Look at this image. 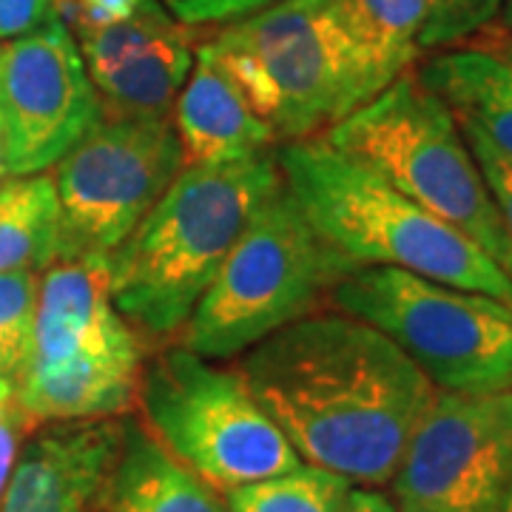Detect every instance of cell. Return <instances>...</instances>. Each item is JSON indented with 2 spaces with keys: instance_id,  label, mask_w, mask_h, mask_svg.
<instances>
[{
  "instance_id": "cell-33",
  "label": "cell",
  "mask_w": 512,
  "mask_h": 512,
  "mask_svg": "<svg viewBox=\"0 0 512 512\" xmlns=\"http://www.w3.org/2000/svg\"><path fill=\"white\" fill-rule=\"evenodd\" d=\"M498 40H501V46H504V49L512 55V37L504 35V32H498Z\"/></svg>"
},
{
  "instance_id": "cell-29",
  "label": "cell",
  "mask_w": 512,
  "mask_h": 512,
  "mask_svg": "<svg viewBox=\"0 0 512 512\" xmlns=\"http://www.w3.org/2000/svg\"><path fill=\"white\" fill-rule=\"evenodd\" d=\"M345 512H399L393 498H387L376 487H353L348 495Z\"/></svg>"
},
{
  "instance_id": "cell-22",
  "label": "cell",
  "mask_w": 512,
  "mask_h": 512,
  "mask_svg": "<svg viewBox=\"0 0 512 512\" xmlns=\"http://www.w3.org/2000/svg\"><path fill=\"white\" fill-rule=\"evenodd\" d=\"M37 285V271L0 274V379L12 384H18L32 356Z\"/></svg>"
},
{
  "instance_id": "cell-4",
  "label": "cell",
  "mask_w": 512,
  "mask_h": 512,
  "mask_svg": "<svg viewBox=\"0 0 512 512\" xmlns=\"http://www.w3.org/2000/svg\"><path fill=\"white\" fill-rule=\"evenodd\" d=\"M362 265L319 237L288 185L256 205L205 288L180 345L205 359H234L279 328L313 313L330 288Z\"/></svg>"
},
{
  "instance_id": "cell-11",
  "label": "cell",
  "mask_w": 512,
  "mask_h": 512,
  "mask_svg": "<svg viewBox=\"0 0 512 512\" xmlns=\"http://www.w3.org/2000/svg\"><path fill=\"white\" fill-rule=\"evenodd\" d=\"M103 100L60 18L0 49L3 165L15 177L57 165L97 123Z\"/></svg>"
},
{
  "instance_id": "cell-7",
  "label": "cell",
  "mask_w": 512,
  "mask_h": 512,
  "mask_svg": "<svg viewBox=\"0 0 512 512\" xmlns=\"http://www.w3.org/2000/svg\"><path fill=\"white\" fill-rule=\"evenodd\" d=\"M137 402L148 433L222 495L302 464L239 367H220L183 345L148 362Z\"/></svg>"
},
{
  "instance_id": "cell-8",
  "label": "cell",
  "mask_w": 512,
  "mask_h": 512,
  "mask_svg": "<svg viewBox=\"0 0 512 512\" xmlns=\"http://www.w3.org/2000/svg\"><path fill=\"white\" fill-rule=\"evenodd\" d=\"M336 311L379 328L439 390H512V308L387 265H362L328 293Z\"/></svg>"
},
{
  "instance_id": "cell-14",
  "label": "cell",
  "mask_w": 512,
  "mask_h": 512,
  "mask_svg": "<svg viewBox=\"0 0 512 512\" xmlns=\"http://www.w3.org/2000/svg\"><path fill=\"white\" fill-rule=\"evenodd\" d=\"M140 373L143 345H86L57 365L23 370L15 399L35 424L120 419L137 404Z\"/></svg>"
},
{
  "instance_id": "cell-23",
  "label": "cell",
  "mask_w": 512,
  "mask_h": 512,
  "mask_svg": "<svg viewBox=\"0 0 512 512\" xmlns=\"http://www.w3.org/2000/svg\"><path fill=\"white\" fill-rule=\"evenodd\" d=\"M427 15L421 29V49H453L490 29L501 0H424Z\"/></svg>"
},
{
  "instance_id": "cell-12",
  "label": "cell",
  "mask_w": 512,
  "mask_h": 512,
  "mask_svg": "<svg viewBox=\"0 0 512 512\" xmlns=\"http://www.w3.org/2000/svg\"><path fill=\"white\" fill-rule=\"evenodd\" d=\"M126 421H57L20 447L0 512H109Z\"/></svg>"
},
{
  "instance_id": "cell-18",
  "label": "cell",
  "mask_w": 512,
  "mask_h": 512,
  "mask_svg": "<svg viewBox=\"0 0 512 512\" xmlns=\"http://www.w3.org/2000/svg\"><path fill=\"white\" fill-rule=\"evenodd\" d=\"M109 512H231L225 495L208 487L148 430L126 427L109 487Z\"/></svg>"
},
{
  "instance_id": "cell-1",
  "label": "cell",
  "mask_w": 512,
  "mask_h": 512,
  "mask_svg": "<svg viewBox=\"0 0 512 512\" xmlns=\"http://www.w3.org/2000/svg\"><path fill=\"white\" fill-rule=\"evenodd\" d=\"M239 373L305 464L384 487L439 387L382 330L308 313L239 356Z\"/></svg>"
},
{
  "instance_id": "cell-17",
  "label": "cell",
  "mask_w": 512,
  "mask_h": 512,
  "mask_svg": "<svg viewBox=\"0 0 512 512\" xmlns=\"http://www.w3.org/2000/svg\"><path fill=\"white\" fill-rule=\"evenodd\" d=\"M328 9L370 100L410 72L424 55V0H328Z\"/></svg>"
},
{
  "instance_id": "cell-20",
  "label": "cell",
  "mask_w": 512,
  "mask_h": 512,
  "mask_svg": "<svg viewBox=\"0 0 512 512\" xmlns=\"http://www.w3.org/2000/svg\"><path fill=\"white\" fill-rule=\"evenodd\" d=\"M60 256V205L49 174L0 183V274L49 268Z\"/></svg>"
},
{
  "instance_id": "cell-9",
  "label": "cell",
  "mask_w": 512,
  "mask_h": 512,
  "mask_svg": "<svg viewBox=\"0 0 512 512\" xmlns=\"http://www.w3.org/2000/svg\"><path fill=\"white\" fill-rule=\"evenodd\" d=\"M185 168L168 114L103 120L57 163V259H109Z\"/></svg>"
},
{
  "instance_id": "cell-5",
  "label": "cell",
  "mask_w": 512,
  "mask_h": 512,
  "mask_svg": "<svg viewBox=\"0 0 512 512\" xmlns=\"http://www.w3.org/2000/svg\"><path fill=\"white\" fill-rule=\"evenodd\" d=\"M484 248L512 279V242L461 123L416 69L322 134Z\"/></svg>"
},
{
  "instance_id": "cell-2",
  "label": "cell",
  "mask_w": 512,
  "mask_h": 512,
  "mask_svg": "<svg viewBox=\"0 0 512 512\" xmlns=\"http://www.w3.org/2000/svg\"><path fill=\"white\" fill-rule=\"evenodd\" d=\"M279 183L271 148L231 163L185 165L174 177L106 262L111 302L140 339L183 333L256 205Z\"/></svg>"
},
{
  "instance_id": "cell-19",
  "label": "cell",
  "mask_w": 512,
  "mask_h": 512,
  "mask_svg": "<svg viewBox=\"0 0 512 512\" xmlns=\"http://www.w3.org/2000/svg\"><path fill=\"white\" fill-rule=\"evenodd\" d=\"M191 66L194 49L188 26L177 23L168 35L148 43L146 49L134 52L114 69L94 74L92 83L103 100V114H168L191 74Z\"/></svg>"
},
{
  "instance_id": "cell-27",
  "label": "cell",
  "mask_w": 512,
  "mask_h": 512,
  "mask_svg": "<svg viewBox=\"0 0 512 512\" xmlns=\"http://www.w3.org/2000/svg\"><path fill=\"white\" fill-rule=\"evenodd\" d=\"M32 424H35V421L20 410L18 399L9 402L0 410V504H3V495H6V487H9V478H12L15 464H18L20 447H23L26 433L32 430Z\"/></svg>"
},
{
  "instance_id": "cell-28",
  "label": "cell",
  "mask_w": 512,
  "mask_h": 512,
  "mask_svg": "<svg viewBox=\"0 0 512 512\" xmlns=\"http://www.w3.org/2000/svg\"><path fill=\"white\" fill-rule=\"evenodd\" d=\"M140 6H143V0H77V18L69 32H77L83 26L120 23V20L131 18Z\"/></svg>"
},
{
  "instance_id": "cell-15",
  "label": "cell",
  "mask_w": 512,
  "mask_h": 512,
  "mask_svg": "<svg viewBox=\"0 0 512 512\" xmlns=\"http://www.w3.org/2000/svg\"><path fill=\"white\" fill-rule=\"evenodd\" d=\"M174 131L185 165L231 163L276 143L274 128L239 94L217 60L197 46L194 66L174 100Z\"/></svg>"
},
{
  "instance_id": "cell-25",
  "label": "cell",
  "mask_w": 512,
  "mask_h": 512,
  "mask_svg": "<svg viewBox=\"0 0 512 512\" xmlns=\"http://www.w3.org/2000/svg\"><path fill=\"white\" fill-rule=\"evenodd\" d=\"M282 0H171V9L183 26H214V23H234V20L256 15Z\"/></svg>"
},
{
  "instance_id": "cell-16",
  "label": "cell",
  "mask_w": 512,
  "mask_h": 512,
  "mask_svg": "<svg viewBox=\"0 0 512 512\" xmlns=\"http://www.w3.org/2000/svg\"><path fill=\"white\" fill-rule=\"evenodd\" d=\"M416 74L456 114L512 154V55L501 40L453 46L427 57Z\"/></svg>"
},
{
  "instance_id": "cell-26",
  "label": "cell",
  "mask_w": 512,
  "mask_h": 512,
  "mask_svg": "<svg viewBox=\"0 0 512 512\" xmlns=\"http://www.w3.org/2000/svg\"><path fill=\"white\" fill-rule=\"evenodd\" d=\"M57 18V0H0V40L29 35Z\"/></svg>"
},
{
  "instance_id": "cell-10",
  "label": "cell",
  "mask_w": 512,
  "mask_h": 512,
  "mask_svg": "<svg viewBox=\"0 0 512 512\" xmlns=\"http://www.w3.org/2000/svg\"><path fill=\"white\" fill-rule=\"evenodd\" d=\"M390 484L399 512H498L512 487V390H439Z\"/></svg>"
},
{
  "instance_id": "cell-6",
  "label": "cell",
  "mask_w": 512,
  "mask_h": 512,
  "mask_svg": "<svg viewBox=\"0 0 512 512\" xmlns=\"http://www.w3.org/2000/svg\"><path fill=\"white\" fill-rule=\"evenodd\" d=\"M276 140H302L370 103L328 0H282L202 40Z\"/></svg>"
},
{
  "instance_id": "cell-21",
  "label": "cell",
  "mask_w": 512,
  "mask_h": 512,
  "mask_svg": "<svg viewBox=\"0 0 512 512\" xmlns=\"http://www.w3.org/2000/svg\"><path fill=\"white\" fill-rule=\"evenodd\" d=\"M356 484L330 470L299 464L288 473L242 484L225 493L231 512H345Z\"/></svg>"
},
{
  "instance_id": "cell-3",
  "label": "cell",
  "mask_w": 512,
  "mask_h": 512,
  "mask_svg": "<svg viewBox=\"0 0 512 512\" xmlns=\"http://www.w3.org/2000/svg\"><path fill=\"white\" fill-rule=\"evenodd\" d=\"M276 163L319 237L350 262L402 268L512 308V279L493 256L322 134L279 143Z\"/></svg>"
},
{
  "instance_id": "cell-34",
  "label": "cell",
  "mask_w": 512,
  "mask_h": 512,
  "mask_svg": "<svg viewBox=\"0 0 512 512\" xmlns=\"http://www.w3.org/2000/svg\"><path fill=\"white\" fill-rule=\"evenodd\" d=\"M3 171H6V165H3V134H0V177H3Z\"/></svg>"
},
{
  "instance_id": "cell-30",
  "label": "cell",
  "mask_w": 512,
  "mask_h": 512,
  "mask_svg": "<svg viewBox=\"0 0 512 512\" xmlns=\"http://www.w3.org/2000/svg\"><path fill=\"white\" fill-rule=\"evenodd\" d=\"M498 20H501V32L512 37V0H501Z\"/></svg>"
},
{
  "instance_id": "cell-24",
  "label": "cell",
  "mask_w": 512,
  "mask_h": 512,
  "mask_svg": "<svg viewBox=\"0 0 512 512\" xmlns=\"http://www.w3.org/2000/svg\"><path fill=\"white\" fill-rule=\"evenodd\" d=\"M461 131H464V140H467V146H470L473 157H476L478 171H481V177L487 183V191L493 197L501 225H504V231H507V237L512 242V154L495 146L484 131H478L470 123H461Z\"/></svg>"
},
{
  "instance_id": "cell-31",
  "label": "cell",
  "mask_w": 512,
  "mask_h": 512,
  "mask_svg": "<svg viewBox=\"0 0 512 512\" xmlns=\"http://www.w3.org/2000/svg\"><path fill=\"white\" fill-rule=\"evenodd\" d=\"M9 402H15V384L0 379V410L6 407Z\"/></svg>"
},
{
  "instance_id": "cell-32",
  "label": "cell",
  "mask_w": 512,
  "mask_h": 512,
  "mask_svg": "<svg viewBox=\"0 0 512 512\" xmlns=\"http://www.w3.org/2000/svg\"><path fill=\"white\" fill-rule=\"evenodd\" d=\"M498 512H512V487L507 490V495H504V501H501V507H498Z\"/></svg>"
},
{
  "instance_id": "cell-13",
  "label": "cell",
  "mask_w": 512,
  "mask_h": 512,
  "mask_svg": "<svg viewBox=\"0 0 512 512\" xmlns=\"http://www.w3.org/2000/svg\"><path fill=\"white\" fill-rule=\"evenodd\" d=\"M109 262V259H106ZM103 259H57L37 285L35 339L29 367H49L80 348H128L143 345L117 313Z\"/></svg>"
}]
</instances>
